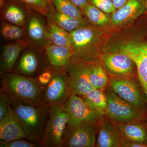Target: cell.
I'll list each match as a JSON object with an SVG mask.
<instances>
[{
    "label": "cell",
    "mask_w": 147,
    "mask_h": 147,
    "mask_svg": "<svg viewBox=\"0 0 147 147\" xmlns=\"http://www.w3.org/2000/svg\"><path fill=\"white\" fill-rule=\"evenodd\" d=\"M1 76V88L11 98L31 105L44 103V87L37 78L6 72Z\"/></svg>",
    "instance_id": "cell-1"
},
{
    "label": "cell",
    "mask_w": 147,
    "mask_h": 147,
    "mask_svg": "<svg viewBox=\"0 0 147 147\" xmlns=\"http://www.w3.org/2000/svg\"><path fill=\"white\" fill-rule=\"evenodd\" d=\"M10 105L26 139L43 146L42 133L50 106L45 103L39 105H29L11 98Z\"/></svg>",
    "instance_id": "cell-2"
},
{
    "label": "cell",
    "mask_w": 147,
    "mask_h": 147,
    "mask_svg": "<svg viewBox=\"0 0 147 147\" xmlns=\"http://www.w3.org/2000/svg\"><path fill=\"white\" fill-rule=\"evenodd\" d=\"M50 66L45 49L28 45L19 56L13 72L36 78Z\"/></svg>",
    "instance_id": "cell-3"
},
{
    "label": "cell",
    "mask_w": 147,
    "mask_h": 147,
    "mask_svg": "<svg viewBox=\"0 0 147 147\" xmlns=\"http://www.w3.org/2000/svg\"><path fill=\"white\" fill-rule=\"evenodd\" d=\"M69 119L63 106H50L42 135L44 147H62L63 137Z\"/></svg>",
    "instance_id": "cell-4"
},
{
    "label": "cell",
    "mask_w": 147,
    "mask_h": 147,
    "mask_svg": "<svg viewBox=\"0 0 147 147\" xmlns=\"http://www.w3.org/2000/svg\"><path fill=\"white\" fill-rule=\"evenodd\" d=\"M71 94L69 77L65 67L53 66L52 78L44 87V103L50 106H63Z\"/></svg>",
    "instance_id": "cell-5"
},
{
    "label": "cell",
    "mask_w": 147,
    "mask_h": 147,
    "mask_svg": "<svg viewBox=\"0 0 147 147\" xmlns=\"http://www.w3.org/2000/svg\"><path fill=\"white\" fill-rule=\"evenodd\" d=\"M65 68L69 77L71 94L82 96L94 89L90 80L91 63L72 56Z\"/></svg>",
    "instance_id": "cell-6"
},
{
    "label": "cell",
    "mask_w": 147,
    "mask_h": 147,
    "mask_svg": "<svg viewBox=\"0 0 147 147\" xmlns=\"http://www.w3.org/2000/svg\"><path fill=\"white\" fill-rule=\"evenodd\" d=\"M107 107L105 115L116 123L136 121L140 119L139 110L118 95L111 88L105 93Z\"/></svg>",
    "instance_id": "cell-7"
},
{
    "label": "cell",
    "mask_w": 147,
    "mask_h": 147,
    "mask_svg": "<svg viewBox=\"0 0 147 147\" xmlns=\"http://www.w3.org/2000/svg\"><path fill=\"white\" fill-rule=\"evenodd\" d=\"M97 125L83 122L67 125L62 139V147H93L95 146Z\"/></svg>",
    "instance_id": "cell-8"
},
{
    "label": "cell",
    "mask_w": 147,
    "mask_h": 147,
    "mask_svg": "<svg viewBox=\"0 0 147 147\" xmlns=\"http://www.w3.org/2000/svg\"><path fill=\"white\" fill-rule=\"evenodd\" d=\"M63 107L69 115L68 123L71 125L85 122L97 125L102 116L83 98L74 94L70 95Z\"/></svg>",
    "instance_id": "cell-9"
},
{
    "label": "cell",
    "mask_w": 147,
    "mask_h": 147,
    "mask_svg": "<svg viewBox=\"0 0 147 147\" xmlns=\"http://www.w3.org/2000/svg\"><path fill=\"white\" fill-rule=\"evenodd\" d=\"M24 39L28 45L45 49L52 44L48 34L45 15L32 9L25 29Z\"/></svg>",
    "instance_id": "cell-10"
},
{
    "label": "cell",
    "mask_w": 147,
    "mask_h": 147,
    "mask_svg": "<svg viewBox=\"0 0 147 147\" xmlns=\"http://www.w3.org/2000/svg\"><path fill=\"white\" fill-rule=\"evenodd\" d=\"M69 33L73 56L79 59L91 63L93 58L92 46L96 38L95 30L89 25Z\"/></svg>",
    "instance_id": "cell-11"
},
{
    "label": "cell",
    "mask_w": 147,
    "mask_h": 147,
    "mask_svg": "<svg viewBox=\"0 0 147 147\" xmlns=\"http://www.w3.org/2000/svg\"><path fill=\"white\" fill-rule=\"evenodd\" d=\"M119 51L134 62L139 81L147 98V39L124 44L120 47Z\"/></svg>",
    "instance_id": "cell-12"
},
{
    "label": "cell",
    "mask_w": 147,
    "mask_h": 147,
    "mask_svg": "<svg viewBox=\"0 0 147 147\" xmlns=\"http://www.w3.org/2000/svg\"><path fill=\"white\" fill-rule=\"evenodd\" d=\"M1 20L26 29L32 9L18 0H4L0 4Z\"/></svg>",
    "instance_id": "cell-13"
},
{
    "label": "cell",
    "mask_w": 147,
    "mask_h": 147,
    "mask_svg": "<svg viewBox=\"0 0 147 147\" xmlns=\"http://www.w3.org/2000/svg\"><path fill=\"white\" fill-rule=\"evenodd\" d=\"M102 61L111 75L122 79H128L132 76L136 65L131 58L121 53L103 55Z\"/></svg>",
    "instance_id": "cell-14"
},
{
    "label": "cell",
    "mask_w": 147,
    "mask_h": 147,
    "mask_svg": "<svg viewBox=\"0 0 147 147\" xmlns=\"http://www.w3.org/2000/svg\"><path fill=\"white\" fill-rule=\"evenodd\" d=\"M111 88L120 97L138 109L143 107V100L137 84L129 79H113Z\"/></svg>",
    "instance_id": "cell-15"
},
{
    "label": "cell",
    "mask_w": 147,
    "mask_h": 147,
    "mask_svg": "<svg viewBox=\"0 0 147 147\" xmlns=\"http://www.w3.org/2000/svg\"><path fill=\"white\" fill-rule=\"evenodd\" d=\"M28 45L24 39L3 44L1 48L0 75L13 72L19 56Z\"/></svg>",
    "instance_id": "cell-16"
},
{
    "label": "cell",
    "mask_w": 147,
    "mask_h": 147,
    "mask_svg": "<svg viewBox=\"0 0 147 147\" xmlns=\"http://www.w3.org/2000/svg\"><path fill=\"white\" fill-rule=\"evenodd\" d=\"M26 139L21 124L9 105L8 111L0 120V141L8 142Z\"/></svg>",
    "instance_id": "cell-17"
},
{
    "label": "cell",
    "mask_w": 147,
    "mask_h": 147,
    "mask_svg": "<svg viewBox=\"0 0 147 147\" xmlns=\"http://www.w3.org/2000/svg\"><path fill=\"white\" fill-rule=\"evenodd\" d=\"M145 12V0H129L123 6L113 12L110 21L113 25L117 26L137 18Z\"/></svg>",
    "instance_id": "cell-18"
},
{
    "label": "cell",
    "mask_w": 147,
    "mask_h": 147,
    "mask_svg": "<svg viewBox=\"0 0 147 147\" xmlns=\"http://www.w3.org/2000/svg\"><path fill=\"white\" fill-rule=\"evenodd\" d=\"M45 16L47 23L55 24L68 32L90 25L86 17L78 19L69 17L59 12L53 4Z\"/></svg>",
    "instance_id": "cell-19"
},
{
    "label": "cell",
    "mask_w": 147,
    "mask_h": 147,
    "mask_svg": "<svg viewBox=\"0 0 147 147\" xmlns=\"http://www.w3.org/2000/svg\"><path fill=\"white\" fill-rule=\"evenodd\" d=\"M135 121L114 123L121 137L133 142L145 144L147 140V130Z\"/></svg>",
    "instance_id": "cell-20"
},
{
    "label": "cell",
    "mask_w": 147,
    "mask_h": 147,
    "mask_svg": "<svg viewBox=\"0 0 147 147\" xmlns=\"http://www.w3.org/2000/svg\"><path fill=\"white\" fill-rule=\"evenodd\" d=\"M45 50L50 65L56 67H65L73 56L71 47L59 46L52 43Z\"/></svg>",
    "instance_id": "cell-21"
},
{
    "label": "cell",
    "mask_w": 147,
    "mask_h": 147,
    "mask_svg": "<svg viewBox=\"0 0 147 147\" xmlns=\"http://www.w3.org/2000/svg\"><path fill=\"white\" fill-rule=\"evenodd\" d=\"M121 136L114 123H104L99 128L96 146L121 147Z\"/></svg>",
    "instance_id": "cell-22"
},
{
    "label": "cell",
    "mask_w": 147,
    "mask_h": 147,
    "mask_svg": "<svg viewBox=\"0 0 147 147\" xmlns=\"http://www.w3.org/2000/svg\"><path fill=\"white\" fill-rule=\"evenodd\" d=\"M81 97L100 115H105L107 107V96L102 90L93 89Z\"/></svg>",
    "instance_id": "cell-23"
},
{
    "label": "cell",
    "mask_w": 147,
    "mask_h": 147,
    "mask_svg": "<svg viewBox=\"0 0 147 147\" xmlns=\"http://www.w3.org/2000/svg\"><path fill=\"white\" fill-rule=\"evenodd\" d=\"M1 37L6 43L24 39L25 30L17 25L1 20L0 26Z\"/></svg>",
    "instance_id": "cell-24"
},
{
    "label": "cell",
    "mask_w": 147,
    "mask_h": 147,
    "mask_svg": "<svg viewBox=\"0 0 147 147\" xmlns=\"http://www.w3.org/2000/svg\"><path fill=\"white\" fill-rule=\"evenodd\" d=\"M82 10L84 17L95 26H103L110 21V17L108 14L90 3Z\"/></svg>",
    "instance_id": "cell-25"
},
{
    "label": "cell",
    "mask_w": 147,
    "mask_h": 147,
    "mask_svg": "<svg viewBox=\"0 0 147 147\" xmlns=\"http://www.w3.org/2000/svg\"><path fill=\"white\" fill-rule=\"evenodd\" d=\"M47 30L49 38L53 44L59 46L71 47L69 32L55 24L48 23Z\"/></svg>",
    "instance_id": "cell-26"
},
{
    "label": "cell",
    "mask_w": 147,
    "mask_h": 147,
    "mask_svg": "<svg viewBox=\"0 0 147 147\" xmlns=\"http://www.w3.org/2000/svg\"><path fill=\"white\" fill-rule=\"evenodd\" d=\"M52 1L55 8L64 15L78 19L85 17L82 9L68 0H52Z\"/></svg>",
    "instance_id": "cell-27"
},
{
    "label": "cell",
    "mask_w": 147,
    "mask_h": 147,
    "mask_svg": "<svg viewBox=\"0 0 147 147\" xmlns=\"http://www.w3.org/2000/svg\"><path fill=\"white\" fill-rule=\"evenodd\" d=\"M90 80L94 88L104 89L108 83V79L106 74L99 65L91 63Z\"/></svg>",
    "instance_id": "cell-28"
},
{
    "label": "cell",
    "mask_w": 147,
    "mask_h": 147,
    "mask_svg": "<svg viewBox=\"0 0 147 147\" xmlns=\"http://www.w3.org/2000/svg\"><path fill=\"white\" fill-rule=\"evenodd\" d=\"M4 0H0V4ZM33 9L45 15L52 5V0H18Z\"/></svg>",
    "instance_id": "cell-29"
},
{
    "label": "cell",
    "mask_w": 147,
    "mask_h": 147,
    "mask_svg": "<svg viewBox=\"0 0 147 147\" xmlns=\"http://www.w3.org/2000/svg\"><path fill=\"white\" fill-rule=\"evenodd\" d=\"M1 147H42L43 145L27 139H21L10 142L0 141Z\"/></svg>",
    "instance_id": "cell-30"
},
{
    "label": "cell",
    "mask_w": 147,
    "mask_h": 147,
    "mask_svg": "<svg viewBox=\"0 0 147 147\" xmlns=\"http://www.w3.org/2000/svg\"><path fill=\"white\" fill-rule=\"evenodd\" d=\"M90 3L106 13H113L117 9L111 0H90Z\"/></svg>",
    "instance_id": "cell-31"
},
{
    "label": "cell",
    "mask_w": 147,
    "mask_h": 147,
    "mask_svg": "<svg viewBox=\"0 0 147 147\" xmlns=\"http://www.w3.org/2000/svg\"><path fill=\"white\" fill-rule=\"evenodd\" d=\"M10 105V97L1 88L0 89V120L4 117Z\"/></svg>",
    "instance_id": "cell-32"
},
{
    "label": "cell",
    "mask_w": 147,
    "mask_h": 147,
    "mask_svg": "<svg viewBox=\"0 0 147 147\" xmlns=\"http://www.w3.org/2000/svg\"><path fill=\"white\" fill-rule=\"evenodd\" d=\"M53 75V66L51 65L49 68L42 72L38 76V82L45 87L50 83Z\"/></svg>",
    "instance_id": "cell-33"
},
{
    "label": "cell",
    "mask_w": 147,
    "mask_h": 147,
    "mask_svg": "<svg viewBox=\"0 0 147 147\" xmlns=\"http://www.w3.org/2000/svg\"><path fill=\"white\" fill-rule=\"evenodd\" d=\"M121 147H147V145L145 144L137 143L125 139L121 137L120 140Z\"/></svg>",
    "instance_id": "cell-34"
},
{
    "label": "cell",
    "mask_w": 147,
    "mask_h": 147,
    "mask_svg": "<svg viewBox=\"0 0 147 147\" xmlns=\"http://www.w3.org/2000/svg\"><path fill=\"white\" fill-rule=\"evenodd\" d=\"M70 2L72 3L74 5L79 7V8H84L88 4L90 3V0H68Z\"/></svg>",
    "instance_id": "cell-35"
},
{
    "label": "cell",
    "mask_w": 147,
    "mask_h": 147,
    "mask_svg": "<svg viewBox=\"0 0 147 147\" xmlns=\"http://www.w3.org/2000/svg\"><path fill=\"white\" fill-rule=\"evenodd\" d=\"M116 9H119L125 4L129 0H111Z\"/></svg>",
    "instance_id": "cell-36"
},
{
    "label": "cell",
    "mask_w": 147,
    "mask_h": 147,
    "mask_svg": "<svg viewBox=\"0 0 147 147\" xmlns=\"http://www.w3.org/2000/svg\"><path fill=\"white\" fill-rule=\"evenodd\" d=\"M145 6H146V12H147V0H145Z\"/></svg>",
    "instance_id": "cell-37"
}]
</instances>
